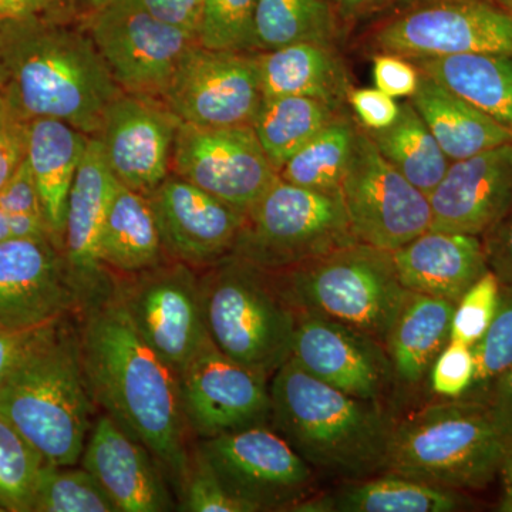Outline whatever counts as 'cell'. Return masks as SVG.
Here are the masks:
<instances>
[{
  "label": "cell",
  "instance_id": "9a60e30c",
  "mask_svg": "<svg viewBox=\"0 0 512 512\" xmlns=\"http://www.w3.org/2000/svg\"><path fill=\"white\" fill-rule=\"evenodd\" d=\"M171 173L245 215L279 177L251 126L183 123L175 137Z\"/></svg>",
  "mask_w": 512,
  "mask_h": 512
},
{
  "label": "cell",
  "instance_id": "e575fe53",
  "mask_svg": "<svg viewBox=\"0 0 512 512\" xmlns=\"http://www.w3.org/2000/svg\"><path fill=\"white\" fill-rule=\"evenodd\" d=\"M338 30L335 10L326 0H258L255 33L258 49L296 42L332 45Z\"/></svg>",
  "mask_w": 512,
  "mask_h": 512
},
{
  "label": "cell",
  "instance_id": "6da1fadb",
  "mask_svg": "<svg viewBox=\"0 0 512 512\" xmlns=\"http://www.w3.org/2000/svg\"><path fill=\"white\" fill-rule=\"evenodd\" d=\"M80 313L83 360L94 399L181 487L190 453L177 373L141 338L114 291Z\"/></svg>",
  "mask_w": 512,
  "mask_h": 512
},
{
  "label": "cell",
  "instance_id": "f35d334b",
  "mask_svg": "<svg viewBox=\"0 0 512 512\" xmlns=\"http://www.w3.org/2000/svg\"><path fill=\"white\" fill-rule=\"evenodd\" d=\"M473 348L476 375L470 396L493 389L512 366V285H501L500 301L491 325Z\"/></svg>",
  "mask_w": 512,
  "mask_h": 512
},
{
  "label": "cell",
  "instance_id": "5bb4252c",
  "mask_svg": "<svg viewBox=\"0 0 512 512\" xmlns=\"http://www.w3.org/2000/svg\"><path fill=\"white\" fill-rule=\"evenodd\" d=\"M258 55L194 45L185 53L160 101L188 126H252L261 107Z\"/></svg>",
  "mask_w": 512,
  "mask_h": 512
},
{
  "label": "cell",
  "instance_id": "7402d4cb",
  "mask_svg": "<svg viewBox=\"0 0 512 512\" xmlns=\"http://www.w3.org/2000/svg\"><path fill=\"white\" fill-rule=\"evenodd\" d=\"M431 229L481 237L512 205V141L451 161L429 195Z\"/></svg>",
  "mask_w": 512,
  "mask_h": 512
},
{
  "label": "cell",
  "instance_id": "1f68e13d",
  "mask_svg": "<svg viewBox=\"0 0 512 512\" xmlns=\"http://www.w3.org/2000/svg\"><path fill=\"white\" fill-rule=\"evenodd\" d=\"M366 133L382 156L427 197L450 167L451 161L410 101L402 104L399 119L392 126Z\"/></svg>",
  "mask_w": 512,
  "mask_h": 512
},
{
  "label": "cell",
  "instance_id": "44dd1931",
  "mask_svg": "<svg viewBox=\"0 0 512 512\" xmlns=\"http://www.w3.org/2000/svg\"><path fill=\"white\" fill-rule=\"evenodd\" d=\"M117 185L119 181L106 163L99 138L90 137L67 201L62 247L83 309L114 288L113 276L101 262L100 239Z\"/></svg>",
  "mask_w": 512,
  "mask_h": 512
},
{
  "label": "cell",
  "instance_id": "ffe728a7",
  "mask_svg": "<svg viewBox=\"0 0 512 512\" xmlns=\"http://www.w3.org/2000/svg\"><path fill=\"white\" fill-rule=\"evenodd\" d=\"M147 198L171 259L211 266L232 254L247 217L244 212L173 173Z\"/></svg>",
  "mask_w": 512,
  "mask_h": 512
},
{
  "label": "cell",
  "instance_id": "be15d7a7",
  "mask_svg": "<svg viewBox=\"0 0 512 512\" xmlns=\"http://www.w3.org/2000/svg\"><path fill=\"white\" fill-rule=\"evenodd\" d=\"M0 512H6L5 508H3L2 505H0Z\"/></svg>",
  "mask_w": 512,
  "mask_h": 512
},
{
  "label": "cell",
  "instance_id": "8fae6325",
  "mask_svg": "<svg viewBox=\"0 0 512 512\" xmlns=\"http://www.w3.org/2000/svg\"><path fill=\"white\" fill-rule=\"evenodd\" d=\"M94 45L121 90L160 100L197 35L151 15L140 0H113L87 13Z\"/></svg>",
  "mask_w": 512,
  "mask_h": 512
},
{
  "label": "cell",
  "instance_id": "4dcf8cb0",
  "mask_svg": "<svg viewBox=\"0 0 512 512\" xmlns=\"http://www.w3.org/2000/svg\"><path fill=\"white\" fill-rule=\"evenodd\" d=\"M164 255L150 201L119 183L101 232V262L109 271L127 276L154 268L164 262Z\"/></svg>",
  "mask_w": 512,
  "mask_h": 512
},
{
  "label": "cell",
  "instance_id": "d4e9b609",
  "mask_svg": "<svg viewBox=\"0 0 512 512\" xmlns=\"http://www.w3.org/2000/svg\"><path fill=\"white\" fill-rule=\"evenodd\" d=\"M456 303L419 292H407L384 340L394 384L413 389L429 377L434 360L450 342Z\"/></svg>",
  "mask_w": 512,
  "mask_h": 512
},
{
  "label": "cell",
  "instance_id": "d6986e66",
  "mask_svg": "<svg viewBox=\"0 0 512 512\" xmlns=\"http://www.w3.org/2000/svg\"><path fill=\"white\" fill-rule=\"evenodd\" d=\"M292 360L340 392L382 403L394 384L384 345L362 330L299 313Z\"/></svg>",
  "mask_w": 512,
  "mask_h": 512
},
{
  "label": "cell",
  "instance_id": "ac0fdd59",
  "mask_svg": "<svg viewBox=\"0 0 512 512\" xmlns=\"http://www.w3.org/2000/svg\"><path fill=\"white\" fill-rule=\"evenodd\" d=\"M178 127L160 100L124 92L104 113L97 138L117 181L147 197L171 173Z\"/></svg>",
  "mask_w": 512,
  "mask_h": 512
},
{
  "label": "cell",
  "instance_id": "ba28073f",
  "mask_svg": "<svg viewBox=\"0 0 512 512\" xmlns=\"http://www.w3.org/2000/svg\"><path fill=\"white\" fill-rule=\"evenodd\" d=\"M339 192H322L281 177L247 212L232 256L271 274L356 244Z\"/></svg>",
  "mask_w": 512,
  "mask_h": 512
},
{
  "label": "cell",
  "instance_id": "816d5d0a",
  "mask_svg": "<svg viewBox=\"0 0 512 512\" xmlns=\"http://www.w3.org/2000/svg\"><path fill=\"white\" fill-rule=\"evenodd\" d=\"M37 329L39 328L29 330L0 328V382L9 372L15 360L18 359L20 352L35 335Z\"/></svg>",
  "mask_w": 512,
  "mask_h": 512
},
{
  "label": "cell",
  "instance_id": "b9f144b4",
  "mask_svg": "<svg viewBox=\"0 0 512 512\" xmlns=\"http://www.w3.org/2000/svg\"><path fill=\"white\" fill-rule=\"evenodd\" d=\"M476 360L473 348L450 340L429 373L431 392L446 400L463 399L473 386Z\"/></svg>",
  "mask_w": 512,
  "mask_h": 512
},
{
  "label": "cell",
  "instance_id": "4fadbf2b",
  "mask_svg": "<svg viewBox=\"0 0 512 512\" xmlns=\"http://www.w3.org/2000/svg\"><path fill=\"white\" fill-rule=\"evenodd\" d=\"M340 197L357 241L392 252L431 227L430 200L359 127Z\"/></svg>",
  "mask_w": 512,
  "mask_h": 512
},
{
  "label": "cell",
  "instance_id": "bcb514c9",
  "mask_svg": "<svg viewBox=\"0 0 512 512\" xmlns=\"http://www.w3.org/2000/svg\"><path fill=\"white\" fill-rule=\"evenodd\" d=\"M484 235L488 269L494 272L501 285H512V205Z\"/></svg>",
  "mask_w": 512,
  "mask_h": 512
},
{
  "label": "cell",
  "instance_id": "f5cc1de1",
  "mask_svg": "<svg viewBox=\"0 0 512 512\" xmlns=\"http://www.w3.org/2000/svg\"><path fill=\"white\" fill-rule=\"evenodd\" d=\"M487 403L505 430L512 434V366L494 384Z\"/></svg>",
  "mask_w": 512,
  "mask_h": 512
},
{
  "label": "cell",
  "instance_id": "83f0119b",
  "mask_svg": "<svg viewBox=\"0 0 512 512\" xmlns=\"http://www.w3.org/2000/svg\"><path fill=\"white\" fill-rule=\"evenodd\" d=\"M410 103L450 161L464 160L512 141L510 130L426 74L421 73L419 89Z\"/></svg>",
  "mask_w": 512,
  "mask_h": 512
},
{
  "label": "cell",
  "instance_id": "9c48e42d",
  "mask_svg": "<svg viewBox=\"0 0 512 512\" xmlns=\"http://www.w3.org/2000/svg\"><path fill=\"white\" fill-rule=\"evenodd\" d=\"M370 45L409 60L467 53L512 56V15L491 0H407Z\"/></svg>",
  "mask_w": 512,
  "mask_h": 512
},
{
  "label": "cell",
  "instance_id": "60d3db41",
  "mask_svg": "<svg viewBox=\"0 0 512 512\" xmlns=\"http://www.w3.org/2000/svg\"><path fill=\"white\" fill-rule=\"evenodd\" d=\"M181 491V511L188 512H252L222 485L200 448L190 456Z\"/></svg>",
  "mask_w": 512,
  "mask_h": 512
},
{
  "label": "cell",
  "instance_id": "4316f807",
  "mask_svg": "<svg viewBox=\"0 0 512 512\" xmlns=\"http://www.w3.org/2000/svg\"><path fill=\"white\" fill-rule=\"evenodd\" d=\"M90 136L53 119L29 121L28 161L35 177L43 214L62 251L67 201Z\"/></svg>",
  "mask_w": 512,
  "mask_h": 512
},
{
  "label": "cell",
  "instance_id": "f546056e",
  "mask_svg": "<svg viewBox=\"0 0 512 512\" xmlns=\"http://www.w3.org/2000/svg\"><path fill=\"white\" fill-rule=\"evenodd\" d=\"M412 62L421 73L512 133V56L467 53Z\"/></svg>",
  "mask_w": 512,
  "mask_h": 512
},
{
  "label": "cell",
  "instance_id": "6125c7cd",
  "mask_svg": "<svg viewBox=\"0 0 512 512\" xmlns=\"http://www.w3.org/2000/svg\"><path fill=\"white\" fill-rule=\"evenodd\" d=\"M326 2H329L330 5H332V8H335L336 0H326Z\"/></svg>",
  "mask_w": 512,
  "mask_h": 512
},
{
  "label": "cell",
  "instance_id": "d6a6232c",
  "mask_svg": "<svg viewBox=\"0 0 512 512\" xmlns=\"http://www.w3.org/2000/svg\"><path fill=\"white\" fill-rule=\"evenodd\" d=\"M338 114L339 110L312 97H274L262 100L251 127L269 161L279 171Z\"/></svg>",
  "mask_w": 512,
  "mask_h": 512
},
{
  "label": "cell",
  "instance_id": "5b68a950",
  "mask_svg": "<svg viewBox=\"0 0 512 512\" xmlns=\"http://www.w3.org/2000/svg\"><path fill=\"white\" fill-rule=\"evenodd\" d=\"M510 436L487 402L444 399L394 423L384 473L480 490L498 476Z\"/></svg>",
  "mask_w": 512,
  "mask_h": 512
},
{
  "label": "cell",
  "instance_id": "e0dca14e",
  "mask_svg": "<svg viewBox=\"0 0 512 512\" xmlns=\"http://www.w3.org/2000/svg\"><path fill=\"white\" fill-rule=\"evenodd\" d=\"M82 311V298L52 238L0 242V328L36 329Z\"/></svg>",
  "mask_w": 512,
  "mask_h": 512
},
{
  "label": "cell",
  "instance_id": "8d00e7d4",
  "mask_svg": "<svg viewBox=\"0 0 512 512\" xmlns=\"http://www.w3.org/2000/svg\"><path fill=\"white\" fill-rule=\"evenodd\" d=\"M45 463L0 414V505L6 512H32L37 477Z\"/></svg>",
  "mask_w": 512,
  "mask_h": 512
},
{
  "label": "cell",
  "instance_id": "74e56055",
  "mask_svg": "<svg viewBox=\"0 0 512 512\" xmlns=\"http://www.w3.org/2000/svg\"><path fill=\"white\" fill-rule=\"evenodd\" d=\"M256 3L258 0H205L197 29L198 45L232 52L258 49Z\"/></svg>",
  "mask_w": 512,
  "mask_h": 512
},
{
  "label": "cell",
  "instance_id": "681fc988",
  "mask_svg": "<svg viewBox=\"0 0 512 512\" xmlns=\"http://www.w3.org/2000/svg\"><path fill=\"white\" fill-rule=\"evenodd\" d=\"M70 9L64 0H0V26L59 18Z\"/></svg>",
  "mask_w": 512,
  "mask_h": 512
},
{
  "label": "cell",
  "instance_id": "d590c367",
  "mask_svg": "<svg viewBox=\"0 0 512 512\" xmlns=\"http://www.w3.org/2000/svg\"><path fill=\"white\" fill-rule=\"evenodd\" d=\"M32 512H119L86 468L43 464L37 477Z\"/></svg>",
  "mask_w": 512,
  "mask_h": 512
},
{
  "label": "cell",
  "instance_id": "9f6ffc18",
  "mask_svg": "<svg viewBox=\"0 0 512 512\" xmlns=\"http://www.w3.org/2000/svg\"><path fill=\"white\" fill-rule=\"evenodd\" d=\"M69 8L84 10L86 13L94 12V10L103 8L107 3L113 0H64Z\"/></svg>",
  "mask_w": 512,
  "mask_h": 512
},
{
  "label": "cell",
  "instance_id": "2e32d148",
  "mask_svg": "<svg viewBox=\"0 0 512 512\" xmlns=\"http://www.w3.org/2000/svg\"><path fill=\"white\" fill-rule=\"evenodd\" d=\"M268 380L229 359L208 339L178 375L188 427L204 440L268 423Z\"/></svg>",
  "mask_w": 512,
  "mask_h": 512
},
{
  "label": "cell",
  "instance_id": "30bf717a",
  "mask_svg": "<svg viewBox=\"0 0 512 512\" xmlns=\"http://www.w3.org/2000/svg\"><path fill=\"white\" fill-rule=\"evenodd\" d=\"M198 448L222 485L252 512L292 511L315 495V471L266 424L201 440Z\"/></svg>",
  "mask_w": 512,
  "mask_h": 512
},
{
  "label": "cell",
  "instance_id": "ab89813d",
  "mask_svg": "<svg viewBox=\"0 0 512 512\" xmlns=\"http://www.w3.org/2000/svg\"><path fill=\"white\" fill-rule=\"evenodd\" d=\"M501 282L488 269L458 299L451 319L450 340L474 346L493 322L500 301Z\"/></svg>",
  "mask_w": 512,
  "mask_h": 512
},
{
  "label": "cell",
  "instance_id": "11a10c76",
  "mask_svg": "<svg viewBox=\"0 0 512 512\" xmlns=\"http://www.w3.org/2000/svg\"><path fill=\"white\" fill-rule=\"evenodd\" d=\"M498 474H500L501 481H503V498H501L500 510L512 512V434L507 441Z\"/></svg>",
  "mask_w": 512,
  "mask_h": 512
},
{
  "label": "cell",
  "instance_id": "277c9868",
  "mask_svg": "<svg viewBox=\"0 0 512 512\" xmlns=\"http://www.w3.org/2000/svg\"><path fill=\"white\" fill-rule=\"evenodd\" d=\"M269 392L272 427L315 473L348 483L384 473L394 421L382 403L340 392L292 359Z\"/></svg>",
  "mask_w": 512,
  "mask_h": 512
},
{
  "label": "cell",
  "instance_id": "603a6c76",
  "mask_svg": "<svg viewBox=\"0 0 512 512\" xmlns=\"http://www.w3.org/2000/svg\"><path fill=\"white\" fill-rule=\"evenodd\" d=\"M82 464L99 481L119 512L173 510L164 471L141 441L109 414L96 420Z\"/></svg>",
  "mask_w": 512,
  "mask_h": 512
},
{
  "label": "cell",
  "instance_id": "6f0895ef",
  "mask_svg": "<svg viewBox=\"0 0 512 512\" xmlns=\"http://www.w3.org/2000/svg\"><path fill=\"white\" fill-rule=\"evenodd\" d=\"M12 117H15V113H13L12 109H10L5 94H3L2 90H0V128L5 126V124L8 123Z\"/></svg>",
  "mask_w": 512,
  "mask_h": 512
},
{
  "label": "cell",
  "instance_id": "cb8c5ba5",
  "mask_svg": "<svg viewBox=\"0 0 512 512\" xmlns=\"http://www.w3.org/2000/svg\"><path fill=\"white\" fill-rule=\"evenodd\" d=\"M392 258L407 291L453 303L488 271L480 237L431 228L394 249Z\"/></svg>",
  "mask_w": 512,
  "mask_h": 512
},
{
  "label": "cell",
  "instance_id": "db71d44e",
  "mask_svg": "<svg viewBox=\"0 0 512 512\" xmlns=\"http://www.w3.org/2000/svg\"><path fill=\"white\" fill-rule=\"evenodd\" d=\"M10 231L13 238H52L49 225L43 215L9 214ZM55 241V239H53ZM56 244V242H55Z\"/></svg>",
  "mask_w": 512,
  "mask_h": 512
},
{
  "label": "cell",
  "instance_id": "f1b7e54d",
  "mask_svg": "<svg viewBox=\"0 0 512 512\" xmlns=\"http://www.w3.org/2000/svg\"><path fill=\"white\" fill-rule=\"evenodd\" d=\"M464 501L460 491L436 487L392 473L349 481L292 508L296 512H451Z\"/></svg>",
  "mask_w": 512,
  "mask_h": 512
},
{
  "label": "cell",
  "instance_id": "f6af8a7d",
  "mask_svg": "<svg viewBox=\"0 0 512 512\" xmlns=\"http://www.w3.org/2000/svg\"><path fill=\"white\" fill-rule=\"evenodd\" d=\"M0 207L8 214H37L45 217L28 157L0 190Z\"/></svg>",
  "mask_w": 512,
  "mask_h": 512
},
{
  "label": "cell",
  "instance_id": "91938a15",
  "mask_svg": "<svg viewBox=\"0 0 512 512\" xmlns=\"http://www.w3.org/2000/svg\"><path fill=\"white\" fill-rule=\"evenodd\" d=\"M491 2L500 6V8L507 10V12H510L512 15V0H491Z\"/></svg>",
  "mask_w": 512,
  "mask_h": 512
},
{
  "label": "cell",
  "instance_id": "7c38bea8",
  "mask_svg": "<svg viewBox=\"0 0 512 512\" xmlns=\"http://www.w3.org/2000/svg\"><path fill=\"white\" fill-rule=\"evenodd\" d=\"M194 266L161 262L114 282L113 291L134 328L165 363L183 372L207 343L201 278Z\"/></svg>",
  "mask_w": 512,
  "mask_h": 512
},
{
  "label": "cell",
  "instance_id": "7a4b0ae2",
  "mask_svg": "<svg viewBox=\"0 0 512 512\" xmlns=\"http://www.w3.org/2000/svg\"><path fill=\"white\" fill-rule=\"evenodd\" d=\"M0 33V90L15 116L63 121L97 137L104 113L124 92L87 29L59 16L0 26Z\"/></svg>",
  "mask_w": 512,
  "mask_h": 512
},
{
  "label": "cell",
  "instance_id": "836d02e7",
  "mask_svg": "<svg viewBox=\"0 0 512 512\" xmlns=\"http://www.w3.org/2000/svg\"><path fill=\"white\" fill-rule=\"evenodd\" d=\"M359 127L338 114L328 126L293 154L279 177L288 183L322 192H339Z\"/></svg>",
  "mask_w": 512,
  "mask_h": 512
},
{
  "label": "cell",
  "instance_id": "7bdbcfd3",
  "mask_svg": "<svg viewBox=\"0 0 512 512\" xmlns=\"http://www.w3.org/2000/svg\"><path fill=\"white\" fill-rule=\"evenodd\" d=\"M421 73L412 60L393 53H377L373 59L376 87L393 99L412 97L419 89Z\"/></svg>",
  "mask_w": 512,
  "mask_h": 512
},
{
  "label": "cell",
  "instance_id": "52a82bcc",
  "mask_svg": "<svg viewBox=\"0 0 512 512\" xmlns=\"http://www.w3.org/2000/svg\"><path fill=\"white\" fill-rule=\"evenodd\" d=\"M272 275L296 312L362 330L383 345L409 292L392 252L363 242Z\"/></svg>",
  "mask_w": 512,
  "mask_h": 512
},
{
  "label": "cell",
  "instance_id": "7dc6e473",
  "mask_svg": "<svg viewBox=\"0 0 512 512\" xmlns=\"http://www.w3.org/2000/svg\"><path fill=\"white\" fill-rule=\"evenodd\" d=\"M29 121L12 117L0 128V190L28 157Z\"/></svg>",
  "mask_w": 512,
  "mask_h": 512
},
{
  "label": "cell",
  "instance_id": "680465c9",
  "mask_svg": "<svg viewBox=\"0 0 512 512\" xmlns=\"http://www.w3.org/2000/svg\"><path fill=\"white\" fill-rule=\"evenodd\" d=\"M12 237L10 231L9 214L2 207H0V242L8 241Z\"/></svg>",
  "mask_w": 512,
  "mask_h": 512
},
{
  "label": "cell",
  "instance_id": "ee69618b",
  "mask_svg": "<svg viewBox=\"0 0 512 512\" xmlns=\"http://www.w3.org/2000/svg\"><path fill=\"white\" fill-rule=\"evenodd\" d=\"M346 101L366 131H380L399 119L402 104L377 89H349Z\"/></svg>",
  "mask_w": 512,
  "mask_h": 512
},
{
  "label": "cell",
  "instance_id": "94428289",
  "mask_svg": "<svg viewBox=\"0 0 512 512\" xmlns=\"http://www.w3.org/2000/svg\"><path fill=\"white\" fill-rule=\"evenodd\" d=\"M3 83V40L2 33H0V87Z\"/></svg>",
  "mask_w": 512,
  "mask_h": 512
},
{
  "label": "cell",
  "instance_id": "c3c4849f",
  "mask_svg": "<svg viewBox=\"0 0 512 512\" xmlns=\"http://www.w3.org/2000/svg\"><path fill=\"white\" fill-rule=\"evenodd\" d=\"M140 2L157 19L197 35L205 0H140Z\"/></svg>",
  "mask_w": 512,
  "mask_h": 512
},
{
  "label": "cell",
  "instance_id": "484cf974",
  "mask_svg": "<svg viewBox=\"0 0 512 512\" xmlns=\"http://www.w3.org/2000/svg\"><path fill=\"white\" fill-rule=\"evenodd\" d=\"M264 99L305 96L339 110L348 97L346 72L332 45L296 42L258 55Z\"/></svg>",
  "mask_w": 512,
  "mask_h": 512
},
{
  "label": "cell",
  "instance_id": "3957f363",
  "mask_svg": "<svg viewBox=\"0 0 512 512\" xmlns=\"http://www.w3.org/2000/svg\"><path fill=\"white\" fill-rule=\"evenodd\" d=\"M72 316L37 329L0 382V414L60 467L82 460L97 404Z\"/></svg>",
  "mask_w": 512,
  "mask_h": 512
},
{
  "label": "cell",
  "instance_id": "8992f818",
  "mask_svg": "<svg viewBox=\"0 0 512 512\" xmlns=\"http://www.w3.org/2000/svg\"><path fill=\"white\" fill-rule=\"evenodd\" d=\"M205 326L215 348L272 379L292 356L299 313L274 275L229 255L201 278Z\"/></svg>",
  "mask_w": 512,
  "mask_h": 512
},
{
  "label": "cell",
  "instance_id": "f907efd6",
  "mask_svg": "<svg viewBox=\"0 0 512 512\" xmlns=\"http://www.w3.org/2000/svg\"><path fill=\"white\" fill-rule=\"evenodd\" d=\"M406 2L407 0H336L333 10L338 23L350 26Z\"/></svg>",
  "mask_w": 512,
  "mask_h": 512
}]
</instances>
